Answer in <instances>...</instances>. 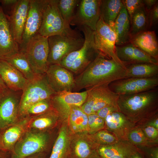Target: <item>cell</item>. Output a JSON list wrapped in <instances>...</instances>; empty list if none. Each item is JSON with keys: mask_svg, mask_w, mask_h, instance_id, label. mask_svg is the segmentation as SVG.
Masks as SVG:
<instances>
[{"mask_svg": "<svg viewBox=\"0 0 158 158\" xmlns=\"http://www.w3.org/2000/svg\"><path fill=\"white\" fill-rule=\"evenodd\" d=\"M126 78V70L113 59L100 54L84 70L74 78L73 90H86Z\"/></svg>", "mask_w": 158, "mask_h": 158, "instance_id": "cell-1", "label": "cell"}, {"mask_svg": "<svg viewBox=\"0 0 158 158\" xmlns=\"http://www.w3.org/2000/svg\"><path fill=\"white\" fill-rule=\"evenodd\" d=\"M84 35V42L78 50L65 57L59 64L72 73H82L100 54L97 49L94 40V31L86 26L77 28Z\"/></svg>", "mask_w": 158, "mask_h": 158, "instance_id": "cell-2", "label": "cell"}, {"mask_svg": "<svg viewBox=\"0 0 158 158\" xmlns=\"http://www.w3.org/2000/svg\"><path fill=\"white\" fill-rule=\"evenodd\" d=\"M49 53L47 64H59L62 60L71 53L80 49L85 39L80 30L71 28L61 34L48 38Z\"/></svg>", "mask_w": 158, "mask_h": 158, "instance_id": "cell-3", "label": "cell"}, {"mask_svg": "<svg viewBox=\"0 0 158 158\" xmlns=\"http://www.w3.org/2000/svg\"><path fill=\"white\" fill-rule=\"evenodd\" d=\"M158 87L139 93L119 95L118 104L120 111L129 116L149 115L157 111Z\"/></svg>", "mask_w": 158, "mask_h": 158, "instance_id": "cell-4", "label": "cell"}, {"mask_svg": "<svg viewBox=\"0 0 158 158\" xmlns=\"http://www.w3.org/2000/svg\"><path fill=\"white\" fill-rule=\"evenodd\" d=\"M56 93L51 88L46 79L45 73L37 75L28 80L22 91L19 108V116H25L31 105L42 100L50 99Z\"/></svg>", "mask_w": 158, "mask_h": 158, "instance_id": "cell-5", "label": "cell"}, {"mask_svg": "<svg viewBox=\"0 0 158 158\" xmlns=\"http://www.w3.org/2000/svg\"><path fill=\"white\" fill-rule=\"evenodd\" d=\"M48 38L37 33L21 47L20 50L24 54L32 69L37 75L44 74L48 67Z\"/></svg>", "mask_w": 158, "mask_h": 158, "instance_id": "cell-6", "label": "cell"}, {"mask_svg": "<svg viewBox=\"0 0 158 158\" xmlns=\"http://www.w3.org/2000/svg\"><path fill=\"white\" fill-rule=\"evenodd\" d=\"M58 0H46L42 22L38 33L47 37L61 34L71 28L62 18Z\"/></svg>", "mask_w": 158, "mask_h": 158, "instance_id": "cell-7", "label": "cell"}, {"mask_svg": "<svg viewBox=\"0 0 158 158\" xmlns=\"http://www.w3.org/2000/svg\"><path fill=\"white\" fill-rule=\"evenodd\" d=\"M48 140V136L45 133L25 132L11 152L10 158H26L35 154L43 152Z\"/></svg>", "mask_w": 158, "mask_h": 158, "instance_id": "cell-8", "label": "cell"}, {"mask_svg": "<svg viewBox=\"0 0 158 158\" xmlns=\"http://www.w3.org/2000/svg\"><path fill=\"white\" fill-rule=\"evenodd\" d=\"M94 40L96 47L101 54L113 59L126 70L127 68L116 54V36L114 29L100 17L94 31Z\"/></svg>", "mask_w": 158, "mask_h": 158, "instance_id": "cell-9", "label": "cell"}, {"mask_svg": "<svg viewBox=\"0 0 158 158\" xmlns=\"http://www.w3.org/2000/svg\"><path fill=\"white\" fill-rule=\"evenodd\" d=\"M158 86V76L149 78H124L109 84L110 90L119 95L144 92L155 89Z\"/></svg>", "mask_w": 158, "mask_h": 158, "instance_id": "cell-10", "label": "cell"}, {"mask_svg": "<svg viewBox=\"0 0 158 158\" xmlns=\"http://www.w3.org/2000/svg\"><path fill=\"white\" fill-rule=\"evenodd\" d=\"M100 0H80L70 25L86 26L95 31L100 17Z\"/></svg>", "mask_w": 158, "mask_h": 158, "instance_id": "cell-11", "label": "cell"}, {"mask_svg": "<svg viewBox=\"0 0 158 158\" xmlns=\"http://www.w3.org/2000/svg\"><path fill=\"white\" fill-rule=\"evenodd\" d=\"M19 92L9 90L1 97L0 100L1 132L15 124L18 120L21 96Z\"/></svg>", "mask_w": 158, "mask_h": 158, "instance_id": "cell-12", "label": "cell"}, {"mask_svg": "<svg viewBox=\"0 0 158 158\" xmlns=\"http://www.w3.org/2000/svg\"><path fill=\"white\" fill-rule=\"evenodd\" d=\"M45 75L49 85L56 93L73 90L74 78L73 73L59 64L49 65Z\"/></svg>", "mask_w": 158, "mask_h": 158, "instance_id": "cell-13", "label": "cell"}, {"mask_svg": "<svg viewBox=\"0 0 158 158\" xmlns=\"http://www.w3.org/2000/svg\"><path fill=\"white\" fill-rule=\"evenodd\" d=\"M46 0H30L21 47L38 33L42 20Z\"/></svg>", "mask_w": 158, "mask_h": 158, "instance_id": "cell-14", "label": "cell"}, {"mask_svg": "<svg viewBox=\"0 0 158 158\" xmlns=\"http://www.w3.org/2000/svg\"><path fill=\"white\" fill-rule=\"evenodd\" d=\"M87 91L81 92L63 91L56 93L51 98V105L62 116L68 117L73 106L81 107L84 102Z\"/></svg>", "mask_w": 158, "mask_h": 158, "instance_id": "cell-15", "label": "cell"}, {"mask_svg": "<svg viewBox=\"0 0 158 158\" xmlns=\"http://www.w3.org/2000/svg\"><path fill=\"white\" fill-rule=\"evenodd\" d=\"M29 2L30 0H18L12 7L8 18L13 38L19 46L22 44Z\"/></svg>", "mask_w": 158, "mask_h": 158, "instance_id": "cell-16", "label": "cell"}, {"mask_svg": "<svg viewBox=\"0 0 158 158\" xmlns=\"http://www.w3.org/2000/svg\"><path fill=\"white\" fill-rule=\"evenodd\" d=\"M19 51V45L13 38L8 18L0 5V59L4 60Z\"/></svg>", "mask_w": 158, "mask_h": 158, "instance_id": "cell-17", "label": "cell"}, {"mask_svg": "<svg viewBox=\"0 0 158 158\" xmlns=\"http://www.w3.org/2000/svg\"><path fill=\"white\" fill-rule=\"evenodd\" d=\"M115 50L118 58L126 67L141 63L158 64V61L130 42L121 46H116Z\"/></svg>", "mask_w": 158, "mask_h": 158, "instance_id": "cell-18", "label": "cell"}, {"mask_svg": "<svg viewBox=\"0 0 158 158\" xmlns=\"http://www.w3.org/2000/svg\"><path fill=\"white\" fill-rule=\"evenodd\" d=\"M0 76L9 90L22 91L28 80L18 70L6 61L0 59Z\"/></svg>", "mask_w": 158, "mask_h": 158, "instance_id": "cell-19", "label": "cell"}, {"mask_svg": "<svg viewBox=\"0 0 158 158\" xmlns=\"http://www.w3.org/2000/svg\"><path fill=\"white\" fill-rule=\"evenodd\" d=\"M30 119L28 117L24 118L22 121L14 124L1 132L0 149L11 153L25 132Z\"/></svg>", "mask_w": 158, "mask_h": 158, "instance_id": "cell-20", "label": "cell"}, {"mask_svg": "<svg viewBox=\"0 0 158 158\" xmlns=\"http://www.w3.org/2000/svg\"><path fill=\"white\" fill-rule=\"evenodd\" d=\"M130 42L158 61V44L154 31L143 32L131 38Z\"/></svg>", "mask_w": 158, "mask_h": 158, "instance_id": "cell-21", "label": "cell"}, {"mask_svg": "<svg viewBox=\"0 0 158 158\" xmlns=\"http://www.w3.org/2000/svg\"><path fill=\"white\" fill-rule=\"evenodd\" d=\"M116 36V46H121L130 42V21L123 4L114 24Z\"/></svg>", "mask_w": 158, "mask_h": 158, "instance_id": "cell-22", "label": "cell"}, {"mask_svg": "<svg viewBox=\"0 0 158 158\" xmlns=\"http://www.w3.org/2000/svg\"><path fill=\"white\" fill-rule=\"evenodd\" d=\"M123 5L121 0H100V18L113 28L115 21Z\"/></svg>", "mask_w": 158, "mask_h": 158, "instance_id": "cell-23", "label": "cell"}, {"mask_svg": "<svg viewBox=\"0 0 158 158\" xmlns=\"http://www.w3.org/2000/svg\"><path fill=\"white\" fill-rule=\"evenodd\" d=\"M98 93L97 100L92 108V114L105 107L118 106V101L119 95L111 91L109 84L98 86Z\"/></svg>", "mask_w": 158, "mask_h": 158, "instance_id": "cell-24", "label": "cell"}, {"mask_svg": "<svg viewBox=\"0 0 158 158\" xmlns=\"http://www.w3.org/2000/svg\"><path fill=\"white\" fill-rule=\"evenodd\" d=\"M129 65L126 66L127 78H149L158 76V64L141 63Z\"/></svg>", "mask_w": 158, "mask_h": 158, "instance_id": "cell-25", "label": "cell"}, {"mask_svg": "<svg viewBox=\"0 0 158 158\" xmlns=\"http://www.w3.org/2000/svg\"><path fill=\"white\" fill-rule=\"evenodd\" d=\"M4 60L20 71L28 80H31L36 76L24 54L19 52L7 58Z\"/></svg>", "mask_w": 158, "mask_h": 158, "instance_id": "cell-26", "label": "cell"}, {"mask_svg": "<svg viewBox=\"0 0 158 158\" xmlns=\"http://www.w3.org/2000/svg\"><path fill=\"white\" fill-rule=\"evenodd\" d=\"M136 151L123 145H114L100 146L97 152L102 158H131Z\"/></svg>", "mask_w": 158, "mask_h": 158, "instance_id": "cell-27", "label": "cell"}, {"mask_svg": "<svg viewBox=\"0 0 158 158\" xmlns=\"http://www.w3.org/2000/svg\"><path fill=\"white\" fill-rule=\"evenodd\" d=\"M147 14L143 4L137 9L130 18L131 39L146 30L147 29Z\"/></svg>", "mask_w": 158, "mask_h": 158, "instance_id": "cell-28", "label": "cell"}, {"mask_svg": "<svg viewBox=\"0 0 158 158\" xmlns=\"http://www.w3.org/2000/svg\"><path fill=\"white\" fill-rule=\"evenodd\" d=\"M68 118L70 125L74 132L88 131V115L80 107H72Z\"/></svg>", "mask_w": 158, "mask_h": 158, "instance_id": "cell-29", "label": "cell"}, {"mask_svg": "<svg viewBox=\"0 0 158 158\" xmlns=\"http://www.w3.org/2000/svg\"><path fill=\"white\" fill-rule=\"evenodd\" d=\"M67 132L65 127L60 129L49 158H67L69 154Z\"/></svg>", "mask_w": 158, "mask_h": 158, "instance_id": "cell-30", "label": "cell"}, {"mask_svg": "<svg viewBox=\"0 0 158 158\" xmlns=\"http://www.w3.org/2000/svg\"><path fill=\"white\" fill-rule=\"evenodd\" d=\"M80 0H58L57 6L61 16L68 25L72 20Z\"/></svg>", "mask_w": 158, "mask_h": 158, "instance_id": "cell-31", "label": "cell"}, {"mask_svg": "<svg viewBox=\"0 0 158 158\" xmlns=\"http://www.w3.org/2000/svg\"><path fill=\"white\" fill-rule=\"evenodd\" d=\"M53 111L49 109L43 114L36 116L30 123V127L35 129L41 130L50 126L53 123V117L55 116Z\"/></svg>", "mask_w": 158, "mask_h": 158, "instance_id": "cell-32", "label": "cell"}, {"mask_svg": "<svg viewBox=\"0 0 158 158\" xmlns=\"http://www.w3.org/2000/svg\"><path fill=\"white\" fill-rule=\"evenodd\" d=\"M104 121L109 128L115 130L122 127L125 123L126 120L124 115L120 111H117L107 116Z\"/></svg>", "mask_w": 158, "mask_h": 158, "instance_id": "cell-33", "label": "cell"}, {"mask_svg": "<svg viewBox=\"0 0 158 158\" xmlns=\"http://www.w3.org/2000/svg\"><path fill=\"white\" fill-rule=\"evenodd\" d=\"M93 152L87 142L80 139L75 144L73 155L75 158H90Z\"/></svg>", "mask_w": 158, "mask_h": 158, "instance_id": "cell-34", "label": "cell"}, {"mask_svg": "<svg viewBox=\"0 0 158 158\" xmlns=\"http://www.w3.org/2000/svg\"><path fill=\"white\" fill-rule=\"evenodd\" d=\"M96 86L86 90L87 95L85 101L80 107L87 115L92 114V108L97 100L98 88Z\"/></svg>", "mask_w": 158, "mask_h": 158, "instance_id": "cell-35", "label": "cell"}, {"mask_svg": "<svg viewBox=\"0 0 158 158\" xmlns=\"http://www.w3.org/2000/svg\"><path fill=\"white\" fill-rule=\"evenodd\" d=\"M50 99L39 101L31 105L27 110L25 116H37L49 110L51 106Z\"/></svg>", "mask_w": 158, "mask_h": 158, "instance_id": "cell-36", "label": "cell"}, {"mask_svg": "<svg viewBox=\"0 0 158 158\" xmlns=\"http://www.w3.org/2000/svg\"><path fill=\"white\" fill-rule=\"evenodd\" d=\"M88 131L93 132L102 128L104 124V120L95 114L88 115Z\"/></svg>", "mask_w": 158, "mask_h": 158, "instance_id": "cell-37", "label": "cell"}, {"mask_svg": "<svg viewBox=\"0 0 158 158\" xmlns=\"http://www.w3.org/2000/svg\"><path fill=\"white\" fill-rule=\"evenodd\" d=\"M130 18L135 11L143 5V0H123Z\"/></svg>", "mask_w": 158, "mask_h": 158, "instance_id": "cell-38", "label": "cell"}, {"mask_svg": "<svg viewBox=\"0 0 158 158\" xmlns=\"http://www.w3.org/2000/svg\"><path fill=\"white\" fill-rule=\"evenodd\" d=\"M95 137L98 141L105 144L112 143L116 140L115 138L113 135L104 130L99 131Z\"/></svg>", "mask_w": 158, "mask_h": 158, "instance_id": "cell-39", "label": "cell"}, {"mask_svg": "<svg viewBox=\"0 0 158 158\" xmlns=\"http://www.w3.org/2000/svg\"><path fill=\"white\" fill-rule=\"evenodd\" d=\"M158 20V3H157L148 12L147 28L156 24Z\"/></svg>", "mask_w": 158, "mask_h": 158, "instance_id": "cell-40", "label": "cell"}, {"mask_svg": "<svg viewBox=\"0 0 158 158\" xmlns=\"http://www.w3.org/2000/svg\"><path fill=\"white\" fill-rule=\"evenodd\" d=\"M117 111H120L118 106H108L100 109L95 114L104 120L107 116L114 112Z\"/></svg>", "mask_w": 158, "mask_h": 158, "instance_id": "cell-41", "label": "cell"}, {"mask_svg": "<svg viewBox=\"0 0 158 158\" xmlns=\"http://www.w3.org/2000/svg\"><path fill=\"white\" fill-rule=\"evenodd\" d=\"M129 137L133 142L137 144L142 142L145 139L144 134L140 130L132 131L129 135Z\"/></svg>", "mask_w": 158, "mask_h": 158, "instance_id": "cell-42", "label": "cell"}, {"mask_svg": "<svg viewBox=\"0 0 158 158\" xmlns=\"http://www.w3.org/2000/svg\"><path fill=\"white\" fill-rule=\"evenodd\" d=\"M144 130L146 135L150 138L154 139L158 136V129L153 127L147 126L145 128Z\"/></svg>", "mask_w": 158, "mask_h": 158, "instance_id": "cell-43", "label": "cell"}, {"mask_svg": "<svg viewBox=\"0 0 158 158\" xmlns=\"http://www.w3.org/2000/svg\"><path fill=\"white\" fill-rule=\"evenodd\" d=\"M157 0H143L144 6L148 12L157 3Z\"/></svg>", "mask_w": 158, "mask_h": 158, "instance_id": "cell-44", "label": "cell"}, {"mask_svg": "<svg viewBox=\"0 0 158 158\" xmlns=\"http://www.w3.org/2000/svg\"><path fill=\"white\" fill-rule=\"evenodd\" d=\"M9 90L0 76V94L4 95Z\"/></svg>", "mask_w": 158, "mask_h": 158, "instance_id": "cell-45", "label": "cell"}, {"mask_svg": "<svg viewBox=\"0 0 158 158\" xmlns=\"http://www.w3.org/2000/svg\"><path fill=\"white\" fill-rule=\"evenodd\" d=\"M18 0H3L0 1L1 3L6 6H13L18 2Z\"/></svg>", "mask_w": 158, "mask_h": 158, "instance_id": "cell-46", "label": "cell"}, {"mask_svg": "<svg viewBox=\"0 0 158 158\" xmlns=\"http://www.w3.org/2000/svg\"><path fill=\"white\" fill-rule=\"evenodd\" d=\"M43 152L36 153L27 157L26 158H44Z\"/></svg>", "mask_w": 158, "mask_h": 158, "instance_id": "cell-47", "label": "cell"}, {"mask_svg": "<svg viewBox=\"0 0 158 158\" xmlns=\"http://www.w3.org/2000/svg\"><path fill=\"white\" fill-rule=\"evenodd\" d=\"M10 153L0 149V158H8V154Z\"/></svg>", "mask_w": 158, "mask_h": 158, "instance_id": "cell-48", "label": "cell"}, {"mask_svg": "<svg viewBox=\"0 0 158 158\" xmlns=\"http://www.w3.org/2000/svg\"><path fill=\"white\" fill-rule=\"evenodd\" d=\"M149 126L153 127L157 129L158 128V119L157 118L148 124Z\"/></svg>", "mask_w": 158, "mask_h": 158, "instance_id": "cell-49", "label": "cell"}, {"mask_svg": "<svg viewBox=\"0 0 158 158\" xmlns=\"http://www.w3.org/2000/svg\"><path fill=\"white\" fill-rule=\"evenodd\" d=\"M131 158H143L140 154L137 151L135 152L132 155Z\"/></svg>", "mask_w": 158, "mask_h": 158, "instance_id": "cell-50", "label": "cell"}, {"mask_svg": "<svg viewBox=\"0 0 158 158\" xmlns=\"http://www.w3.org/2000/svg\"><path fill=\"white\" fill-rule=\"evenodd\" d=\"M90 158H102L97 154V152H93Z\"/></svg>", "mask_w": 158, "mask_h": 158, "instance_id": "cell-51", "label": "cell"}, {"mask_svg": "<svg viewBox=\"0 0 158 158\" xmlns=\"http://www.w3.org/2000/svg\"><path fill=\"white\" fill-rule=\"evenodd\" d=\"M2 96L0 94V100L1 99Z\"/></svg>", "mask_w": 158, "mask_h": 158, "instance_id": "cell-52", "label": "cell"}, {"mask_svg": "<svg viewBox=\"0 0 158 158\" xmlns=\"http://www.w3.org/2000/svg\"><path fill=\"white\" fill-rule=\"evenodd\" d=\"M1 132L0 131V138H1Z\"/></svg>", "mask_w": 158, "mask_h": 158, "instance_id": "cell-53", "label": "cell"}, {"mask_svg": "<svg viewBox=\"0 0 158 158\" xmlns=\"http://www.w3.org/2000/svg\"></svg>", "mask_w": 158, "mask_h": 158, "instance_id": "cell-54", "label": "cell"}]
</instances>
